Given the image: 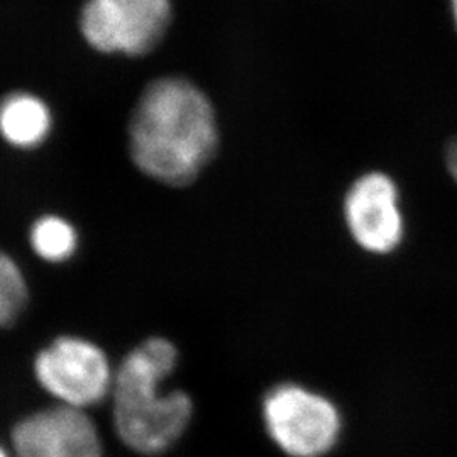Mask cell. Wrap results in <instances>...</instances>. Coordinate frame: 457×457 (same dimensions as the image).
Returning a JSON list of instances; mask_svg holds the SVG:
<instances>
[{
	"label": "cell",
	"instance_id": "1",
	"mask_svg": "<svg viewBox=\"0 0 457 457\" xmlns=\"http://www.w3.org/2000/svg\"><path fill=\"white\" fill-rule=\"evenodd\" d=\"M219 149L212 102L195 83L162 77L147 85L129 120L134 164L153 180L190 185Z\"/></svg>",
	"mask_w": 457,
	"mask_h": 457
},
{
	"label": "cell",
	"instance_id": "11",
	"mask_svg": "<svg viewBox=\"0 0 457 457\" xmlns=\"http://www.w3.org/2000/svg\"><path fill=\"white\" fill-rule=\"evenodd\" d=\"M444 158H445V168H447L451 179H453L457 185V137H454V139L447 145L445 156H444Z\"/></svg>",
	"mask_w": 457,
	"mask_h": 457
},
{
	"label": "cell",
	"instance_id": "9",
	"mask_svg": "<svg viewBox=\"0 0 457 457\" xmlns=\"http://www.w3.org/2000/svg\"><path fill=\"white\" fill-rule=\"evenodd\" d=\"M79 236L75 228L58 215H45L34 222L31 245L34 253L49 262L70 260L77 249Z\"/></svg>",
	"mask_w": 457,
	"mask_h": 457
},
{
	"label": "cell",
	"instance_id": "6",
	"mask_svg": "<svg viewBox=\"0 0 457 457\" xmlns=\"http://www.w3.org/2000/svg\"><path fill=\"white\" fill-rule=\"evenodd\" d=\"M343 217L351 239L370 254H392L405 241L400 188L385 171H366L351 183Z\"/></svg>",
	"mask_w": 457,
	"mask_h": 457
},
{
	"label": "cell",
	"instance_id": "13",
	"mask_svg": "<svg viewBox=\"0 0 457 457\" xmlns=\"http://www.w3.org/2000/svg\"><path fill=\"white\" fill-rule=\"evenodd\" d=\"M0 457H9V454H7V451L0 445Z\"/></svg>",
	"mask_w": 457,
	"mask_h": 457
},
{
	"label": "cell",
	"instance_id": "10",
	"mask_svg": "<svg viewBox=\"0 0 457 457\" xmlns=\"http://www.w3.org/2000/svg\"><path fill=\"white\" fill-rule=\"evenodd\" d=\"M29 290L17 262L0 253V328L14 326L26 311Z\"/></svg>",
	"mask_w": 457,
	"mask_h": 457
},
{
	"label": "cell",
	"instance_id": "2",
	"mask_svg": "<svg viewBox=\"0 0 457 457\" xmlns=\"http://www.w3.org/2000/svg\"><path fill=\"white\" fill-rule=\"evenodd\" d=\"M177 361L179 351L173 344L164 337H151L132 349L114 375L115 430L134 453L162 454L192 422L194 403L187 393L160 392Z\"/></svg>",
	"mask_w": 457,
	"mask_h": 457
},
{
	"label": "cell",
	"instance_id": "8",
	"mask_svg": "<svg viewBox=\"0 0 457 457\" xmlns=\"http://www.w3.org/2000/svg\"><path fill=\"white\" fill-rule=\"evenodd\" d=\"M53 117L46 102L29 92H14L0 100V136L21 149L46 141Z\"/></svg>",
	"mask_w": 457,
	"mask_h": 457
},
{
	"label": "cell",
	"instance_id": "3",
	"mask_svg": "<svg viewBox=\"0 0 457 457\" xmlns=\"http://www.w3.org/2000/svg\"><path fill=\"white\" fill-rule=\"evenodd\" d=\"M262 424L288 457H326L341 441L343 413L322 393L302 383H279L262 398Z\"/></svg>",
	"mask_w": 457,
	"mask_h": 457
},
{
	"label": "cell",
	"instance_id": "5",
	"mask_svg": "<svg viewBox=\"0 0 457 457\" xmlns=\"http://www.w3.org/2000/svg\"><path fill=\"white\" fill-rule=\"evenodd\" d=\"M34 373L62 405L80 410L97 405L112 392L115 375L98 345L71 336L43 349L34 361Z\"/></svg>",
	"mask_w": 457,
	"mask_h": 457
},
{
	"label": "cell",
	"instance_id": "12",
	"mask_svg": "<svg viewBox=\"0 0 457 457\" xmlns=\"http://www.w3.org/2000/svg\"><path fill=\"white\" fill-rule=\"evenodd\" d=\"M453 2V12H454V19H456L457 24V0H451Z\"/></svg>",
	"mask_w": 457,
	"mask_h": 457
},
{
	"label": "cell",
	"instance_id": "7",
	"mask_svg": "<svg viewBox=\"0 0 457 457\" xmlns=\"http://www.w3.org/2000/svg\"><path fill=\"white\" fill-rule=\"evenodd\" d=\"M12 445L16 457H104L92 419L66 405L21 420L12 430Z\"/></svg>",
	"mask_w": 457,
	"mask_h": 457
},
{
	"label": "cell",
	"instance_id": "4",
	"mask_svg": "<svg viewBox=\"0 0 457 457\" xmlns=\"http://www.w3.org/2000/svg\"><path fill=\"white\" fill-rule=\"evenodd\" d=\"M171 12V0H85L79 28L98 53L143 56L162 43Z\"/></svg>",
	"mask_w": 457,
	"mask_h": 457
}]
</instances>
